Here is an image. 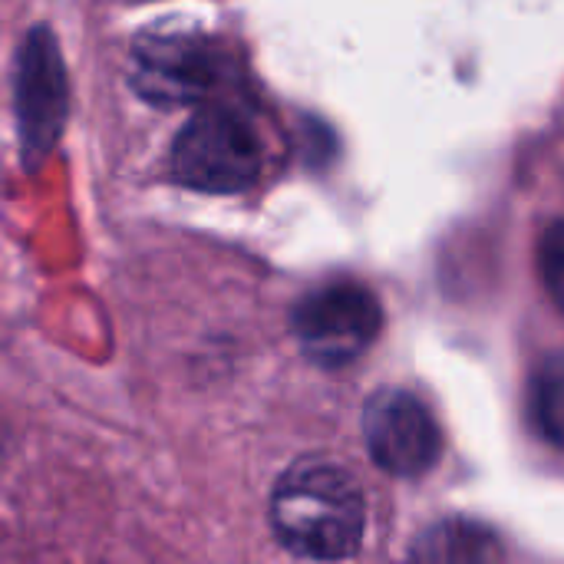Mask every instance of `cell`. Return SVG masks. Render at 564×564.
Wrapping results in <instances>:
<instances>
[{
  "label": "cell",
  "instance_id": "obj_1",
  "mask_svg": "<svg viewBox=\"0 0 564 564\" xmlns=\"http://www.w3.org/2000/svg\"><path fill=\"white\" fill-rule=\"evenodd\" d=\"M364 522V496L334 463H297L274 486L271 529L278 542L301 558H350L360 549Z\"/></svg>",
  "mask_w": 564,
  "mask_h": 564
},
{
  "label": "cell",
  "instance_id": "obj_2",
  "mask_svg": "<svg viewBox=\"0 0 564 564\" xmlns=\"http://www.w3.org/2000/svg\"><path fill=\"white\" fill-rule=\"evenodd\" d=\"M261 169V145L251 126L228 109H205L172 145V175L198 192L231 195L248 188Z\"/></svg>",
  "mask_w": 564,
  "mask_h": 564
},
{
  "label": "cell",
  "instance_id": "obj_3",
  "mask_svg": "<svg viewBox=\"0 0 564 564\" xmlns=\"http://www.w3.org/2000/svg\"><path fill=\"white\" fill-rule=\"evenodd\" d=\"M380 324L383 311L377 297L357 281L317 288L294 311V337L321 367H344L357 360L377 340Z\"/></svg>",
  "mask_w": 564,
  "mask_h": 564
},
{
  "label": "cell",
  "instance_id": "obj_4",
  "mask_svg": "<svg viewBox=\"0 0 564 564\" xmlns=\"http://www.w3.org/2000/svg\"><path fill=\"white\" fill-rule=\"evenodd\" d=\"M135 89L155 106H188L208 99L221 83V53L192 33H149L135 43L132 56Z\"/></svg>",
  "mask_w": 564,
  "mask_h": 564
},
{
  "label": "cell",
  "instance_id": "obj_5",
  "mask_svg": "<svg viewBox=\"0 0 564 564\" xmlns=\"http://www.w3.org/2000/svg\"><path fill=\"white\" fill-rule=\"evenodd\" d=\"M364 436L377 466L393 476H420L440 459V430L430 410L406 390H380L367 400Z\"/></svg>",
  "mask_w": 564,
  "mask_h": 564
},
{
  "label": "cell",
  "instance_id": "obj_6",
  "mask_svg": "<svg viewBox=\"0 0 564 564\" xmlns=\"http://www.w3.org/2000/svg\"><path fill=\"white\" fill-rule=\"evenodd\" d=\"M17 112L26 149L46 152L63 126L66 112V83L56 43L46 30H33L23 56H20V79H17Z\"/></svg>",
  "mask_w": 564,
  "mask_h": 564
},
{
  "label": "cell",
  "instance_id": "obj_7",
  "mask_svg": "<svg viewBox=\"0 0 564 564\" xmlns=\"http://www.w3.org/2000/svg\"><path fill=\"white\" fill-rule=\"evenodd\" d=\"M562 357H549L535 383V413L542 433L558 446L562 443Z\"/></svg>",
  "mask_w": 564,
  "mask_h": 564
},
{
  "label": "cell",
  "instance_id": "obj_8",
  "mask_svg": "<svg viewBox=\"0 0 564 564\" xmlns=\"http://www.w3.org/2000/svg\"><path fill=\"white\" fill-rule=\"evenodd\" d=\"M542 264H545V281L552 297H562V274H564V245H562V225H552L545 235V248H542Z\"/></svg>",
  "mask_w": 564,
  "mask_h": 564
}]
</instances>
